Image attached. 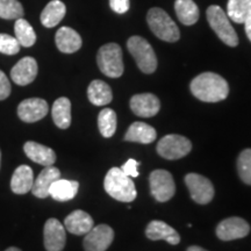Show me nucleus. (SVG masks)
<instances>
[{
  "label": "nucleus",
  "mask_w": 251,
  "mask_h": 251,
  "mask_svg": "<svg viewBox=\"0 0 251 251\" xmlns=\"http://www.w3.org/2000/svg\"><path fill=\"white\" fill-rule=\"evenodd\" d=\"M52 120L61 129H68L71 125V102L65 97L58 98L52 105Z\"/></svg>",
  "instance_id": "obj_26"
},
{
  "label": "nucleus",
  "mask_w": 251,
  "mask_h": 251,
  "mask_svg": "<svg viewBox=\"0 0 251 251\" xmlns=\"http://www.w3.org/2000/svg\"><path fill=\"white\" fill-rule=\"evenodd\" d=\"M97 63L100 71L109 78H119L124 75L121 47L117 43H107L99 49Z\"/></svg>",
  "instance_id": "obj_5"
},
{
  "label": "nucleus",
  "mask_w": 251,
  "mask_h": 251,
  "mask_svg": "<svg viewBox=\"0 0 251 251\" xmlns=\"http://www.w3.org/2000/svg\"><path fill=\"white\" fill-rule=\"evenodd\" d=\"M150 191L153 198L159 202L170 200L176 193V184L174 177L166 170H155L149 177Z\"/></svg>",
  "instance_id": "obj_8"
},
{
  "label": "nucleus",
  "mask_w": 251,
  "mask_h": 251,
  "mask_svg": "<svg viewBox=\"0 0 251 251\" xmlns=\"http://www.w3.org/2000/svg\"><path fill=\"white\" fill-rule=\"evenodd\" d=\"M5 251H21V250L19 249V248H17V247H9L8 249H6Z\"/></svg>",
  "instance_id": "obj_39"
},
{
  "label": "nucleus",
  "mask_w": 251,
  "mask_h": 251,
  "mask_svg": "<svg viewBox=\"0 0 251 251\" xmlns=\"http://www.w3.org/2000/svg\"><path fill=\"white\" fill-rule=\"evenodd\" d=\"M103 187L112 198L122 202H131L136 199L137 192L134 181L124 174L121 168H112L106 175Z\"/></svg>",
  "instance_id": "obj_2"
},
{
  "label": "nucleus",
  "mask_w": 251,
  "mask_h": 251,
  "mask_svg": "<svg viewBox=\"0 0 251 251\" xmlns=\"http://www.w3.org/2000/svg\"><path fill=\"white\" fill-rule=\"evenodd\" d=\"M109 6L115 13L124 14L129 9L130 1L129 0H109Z\"/></svg>",
  "instance_id": "obj_36"
},
{
  "label": "nucleus",
  "mask_w": 251,
  "mask_h": 251,
  "mask_svg": "<svg viewBox=\"0 0 251 251\" xmlns=\"http://www.w3.org/2000/svg\"><path fill=\"white\" fill-rule=\"evenodd\" d=\"M130 109L137 117L151 118L159 112L161 102L152 93L135 94L130 99Z\"/></svg>",
  "instance_id": "obj_14"
},
{
  "label": "nucleus",
  "mask_w": 251,
  "mask_h": 251,
  "mask_svg": "<svg viewBox=\"0 0 251 251\" xmlns=\"http://www.w3.org/2000/svg\"><path fill=\"white\" fill-rule=\"evenodd\" d=\"M24 151L30 161L43 166H50L56 162V153L54 150L34 141H28L25 143Z\"/></svg>",
  "instance_id": "obj_20"
},
{
  "label": "nucleus",
  "mask_w": 251,
  "mask_h": 251,
  "mask_svg": "<svg viewBox=\"0 0 251 251\" xmlns=\"http://www.w3.org/2000/svg\"><path fill=\"white\" fill-rule=\"evenodd\" d=\"M34 184V174L30 166L20 165L15 169L11 179V188L15 194H26Z\"/></svg>",
  "instance_id": "obj_23"
},
{
  "label": "nucleus",
  "mask_w": 251,
  "mask_h": 251,
  "mask_svg": "<svg viewBox=\"0 0 251 251\" xmlns=\"http://www.w3.org/2000/svg\"><path fill=\"white\" fill-rule=\"evenodd\" d=\"M207 21L209 26L222 42L229 47H236L238 45V36L231 26L230 19L227 13L220 6L212 5L207 8Z\"/></svg>",
  "instance_id": "obj_4"
},
{
  "label": "nucleus",
  "mask_w": 251,
  "mask_h": 251,
  "mask_svg": "<svg viewBox=\"0 0 251 251\" xmlns=\"http://www.w3.org/2000/svg\"><path fill=\"white\" fill-rule=\"evenodd\" d=\"M250 233V226L244 219L233 216L221 221L216 227V236L222 241H233L246 237Z\"/></svg>",
  "instance_id": "obj_11"
},
{
  "label": "nucleus",
  "mask_w": 251,
  "mask_h": 251,
  "mask_svg": "<svg viewBox=\"0 0 251 251\" xmlns=\"http://www.w3.org/2000/svg\"><path fill=\"white\" fill-rule=\"evenodd\" d=\"M49 106L46 100L41 98L25 99L18 106V115L26 124L40 121L48 114Z\"/></svg>",
  "instance_id": "obj_12"
},
{
  "label": "nucleus",
  "mask_w": 251,
  "mask_h": 251,
  "mask_svg": "<svg viewBox=\"0 0 251 251\" xmlns=\"http://www.w3.org/2000/svg\"><path fill=\"white\" fill-rule=\"evenodd\" d=\"M149 28L155 35L165 42H176L179 40V28L164 9L153 7L147 15Z\"/></svg>",
  "instance_id": "obj_3"
},
{
  "label": "nucleus",
  "mask_w": 251,
  "mask_h": 251,
  "mask_svg": "<svg viewBox=\"0 0 251 251\" xmlns=\"http://www.w3.org/2000/svg\"><path fill=\"white\" fill-rule=\"evenodd\" d=\"M20 43L8 34H0V52L5 55H15L20 51Z\"/></svg>",
  "instance_id": "obj_33"
},
{
  "label": "nucleus",
  "mask_w": 251,
  "mask_h": 251,
  "mask_svg": "<svg viewBox=\"0 0 251 251\" xmlns=\"http://www.w3.org/2000/svg\"><path fill=\"white\" fill-rule=\"evenodd\" d=\"M127 48L141 71L144 74H152L156 71V54L146 39L141 36H131L127 42Z\"/></svg>",
  "instance_id": "obj_6"
},
{
  "label": "nucleus",
  "mask_w": 251,
  "mask_h": 251,
  "mask_svg": "<svg viewBox=\"0 0 251 251\" xmlns=\"http://www.w3.org/2000/svg\"><path fill=\"white\" fill-rule=\"evenodd\" d=\"M114 240V230L107 225L93 227L84 237L85 251H106Z\"/></svg>",
  "instance_id": "obj_10"
},
{
  "label": "nucleus",
  "mask_w": 251,
  "mask_h": 251,
  "mask_svg": "<svg viewBox=\"0 0 251 251\" xmlns=\"http://www.w3.org/2000/svg\"><path fill=\"white\" fill-rule=\"evenodd\" d=\"M43 237L47 251H62L64 249L67 242L65 228L57 219L47 220L43 229Z\"/></svg>",
  "instance_id": "obj_13"
},
{
  "label": "nucleus",
  "mask_w": 251,
  "mask_h": 251,
  "mask_svg": "<svg viewBox=\"0 0 251 251\" xmlns=\"http://www.w3.org/2000/svg\"><path fill=\"white\" fill-rule=\"evenodd\" d=\"M157 133L156 129L148 124L144 122H134L128 128L127 133L125 135V140L129 142H139L143 144L152 143L156 140Z\"/></svg>",
  "instance_id": "obj_22"
},
{
  "label": "nucleus",
  "mask_w": 251,
  "mask_h": 251,
  "mask_svg": "<svg viewBox=\"0 0 251 251\" xmlns=\"http://www.w3.org/2000/svg\"><path fill=\"white\" fill-rule=\"evenodd\" d=\"M0 161H1V152H0Z\"/></svg>",
  "instance_id": "obj_40"
},
{
  "label": "nucleus",
  "mask_w": 251,
  "mask_h": 251,
  "mask_svg": "<svg viewBox=\"0 0 251 251\" xmlns=\"http://www.w3.org/2000/svg\"><path fill=\"white\" fill-rule=\"evenodd\" d=\"M146 235L149 240L158 241L164 240L172 246H177L180 242V236L171 226L163 221H151L146 229Z\"/></svg>",
  "instance_id": "obj_17"
},
{
  "label": "nucleus",
  "mask_w": 251,
  "mask_h": 251,
  "mask_svg": "<svg viewBox=\"0 0 251 251\" xmlns=\"http://www.w3.org/2000/svg\"><path fill=\"white\" fill-rule=\"evenodd\" d=\"M98 127L103 137H112L117 130V113L111 108H103L99 113Z\"/></svg>",
  "instance_id": "obj_30"
},
{
  "label": "nucleus",
  "mask_w": 251,
  "mask_h": 251,
  "mask_svg": "<svg viewBox=\"0 0 251 251\" xmlns=\"http://www.w3.org/2000/svg\"><path fill=\"white\" fill-rule=\"evenodd\" d=\"M139 164H140L139 162L135 161L133 158H130L128 159L124 165H122L121 170L124 171V174L127 175L128 177L136 178L139 177V170H137V166H139Z\"/></svg>",
  "instance_id": "obj_34"
},
{
  "label": "nucleus",
  "mask_w": 251,
  "mask_h": 251,
  "mask_svg": "<svg viewBox=\"0 0 251 251\" xmlns=\"http://www.w3.org/2000/svg\"><path fill=\"white\" fill-rule=\"evenodd\" d=\"M61 178V172L57 168L50 165L46 166L41 174L37 176L36 179H34L33 187H31V193L36 198L45 199L49 197V188L52 183Z\"/></svg>",
  "instance_id": "obj_16"
},
{
  "label": "nucleus",
  "mask_w": 251,
  "mask_h": 251,
  "mask_svg": "<svg viewBox=\"0 0 251 251\" xmlns=\"http://www.w3.org/2000/svg\"><path fill=\"white\" fill-rule=\"evenodd\" d=\"M67 13V7L61 0H51L41 13V24L47 28H52L61 23Z\"/></svg>",
  "instance_id": "obj_24"
},
{
  "label": "nucleus",
  "mask_w": 251,
  "mask_h": 251,
  "mask_svg": "<svg viewBox=\"0 0 251 251\" xmlns=\"http://www.w3.org/2000/svg\"><path fill=\"white\" fill-rule=\"evenodd\" d=\"M55 42L59 51L64 52V54L76 52L83 45L79 34L70 27L59 28L55 35Z\"/></svg>",
  "instance_id": "obj_19"
},
{
  "label": "nucleus",
  "mask_w": 251,
  "mask_h": 251,
  "mask_svg": "<svg viewBox=\"0 0 251 251\" xmlns=\"http://www.w3.org/2000/svg\"><path fill=\"white\" fill-rule=\"evenodd\" d=\"M39 72L37 62L33 57H24L11 70V78L17 85L26 86L35 80Z\"/></svg>",
  "instance_id": "obj_15"
},
{
  "label": "nucleus",
  "mask_w": 251,
  "mask_h": 251,
  "mask_svg": "<svg viewBox=\"0 0 251 251\" xmlns=\"http://www.w3.org/2000/svg\"><path fill=\"white\" fill-rule=\"evenodd\" d=\"M227 15L236 24H244L251 15V0H228Z\"/></svg>",
  "instance_id": "obj_28"
},
{
  "label": "nucleus",
  "mask_w": 251,
  "mask_h": 251,
  "mask_svg": "<svg viewBox=\"0 0 251 251\" xmlns=\"http://www.w3.org/2000/svg\"><path fill=\"white\" fill-rule=\"evenodd\" d=\"M191 92L196 98L205 102H218L228 97L227 80L214 72H203L191 81Z\"/></svg>",
  "instance_id": "obj_1"
},
{
  "label": "nucleus",
  "mask_w": 251,
  "mask_h": 251,
  "mask_svg": "<svg viewBox=\"0 0 251 251\" xmlns=\"http://www.w3.org/2000/svg\"><path fill=\"white\" fill-rule=\"evenodd\" d=\"M14 31H15V39L20 43L21 47H29L34 46L36 42V34L34 31L31 25L28 23L27 20L20 18L17 19L14 25Z\"/></svg>",
  "instance_id": "obj_29"
},
{
  "label": "nucleus",
  "mask_w": 251,
  "mask_h": 251,
  "mask_svg": "<svg viewBox=\"0 0 251 251\" xmlns=\"http://www.w3.org/2000/svg\"><path fill=\"white\" fill-rule=\"evenodd\" d=\"M175 11L183 25L192 26L199 19V8L193 0H176Z\"/></svg>",
  "instance_id": "obj_27"
},
{
  "label": "nucleus",
  "mask_w": 251,
  "mask_h": 251,
  "mask_svg": "<svg viewBox=\"0 0 251 251\" xmlns=\"http://www.w3.org/2000/svg\"><path fill=\"white\" fill-rule=\"evenodd\" d=\"M24 7L19 0H0V18L13 20L24 17Z\"/></svg>",
  "instance_id": "obj_31"
},
{
  "label": "nucleus",
  "mask_w": 251,
  "mask_h": 251,
  "mask_svg": "<svg viewBox=\"0 0 251 251\" xmlns=\"http://www.w3.org/2000/svg\"><path fill=\"white\" fill-rule=\"evenodd\" d=\"M64 226L69 233L80 236V235H86L89 233L94 227V222L89 213L77 209L65 218Z\"/></svg>",
  "instance_id": "obj_18"
},
{
  "label": "nucleus",
  "mask_w": 251,
  "mask_h": 251,
  "mask_svg": "<svg viewBox=\"0 0 251 251\" xmlns=\"http://www.w3.org/2000/svg\"><path fill=\"white\" fill-rule=\"evenodd\" d=\"M79 183L76 180H68V179H57L52 183L49 188V197L56 201H69L74 199L77 196Z\"/></svg>",
  "instance_id": "obj_21"
},
{
  "label": "nucleus",
  "mask_w": 251,
  "mask_h": 251,
  "mask_svg": "<svg viewBox=\"0 0 251 251\" xmlns=\"http://www.w3.org/2000/svg\"><path fill=\"white\" fill-rule=\"evenodd\" d=\"M244 26H246V34L248 39L251 41V15L247 19V21L244 23Z\"/></svg>",
  "instance_id": "obj_37"
},
{
  "label": "nucleus",
  "mask_w": 251,
  "mask_h": 251,
  "mask_svg": "<svg viewBox=\"0 0 251 251\" xmlns=\"http://www.w3.org/2000/svg\"><path fill=\"white\" fill-rule=\"evenodd\" d=\"M185 184L190 191L191 198L200 205L211 202L214 198V186L211 180L201 175L188 174L185 176Z\"/></svg>",
  "instance_id": "obj_9"
},
{
  "label": "nucleus",
  "mask_w": 251,
  "mask_h": 251,
  "mask_svg": "<svg viewBox=\"0 0 251 251\" xmlns=\"http://www.w3.org/2000/svg\"><path fill=\"white\" fill-rule=\"evenodd\" d=\"M191 149H192L191 141L177 134L166 135L157 144L158 155L169 161L183 158L190 153Z\"/></svg>",
  "instance_id": "obj_7"
},
{
  "label": "nucleus",
  "mask_w": 251,
  "mask_h": 251,
  "mask_svg": "<svg viewBox=\"0 0 251 251\" xmlns=\"http://www.w3.org/2000/svg\"><path fill=\"white\" fill-rule=\"evenodd\" d=\"M87 98L93 105L105 106L108 105L113 99V93L111 87L105 81L96 79L91 81L87 89Z\"/></svg>",
  "instance_id": "obj_25"
},
{
  "label": "nucleus",
  "mask_w": 251,
  "mask_h": 251,
  "mask_svg": "<svg viewBox=\"0 0 251 251\" xmlns=\"http://www.w3.org/2000/svg\"><path fill=\"white\" fill-rule=\"evenodd\" d=\"M11 84L6 75L0 70V100H5L11 94Z\"/></svg>",
  "instance_id": "obj_35"
},
{
  "label": "nucleus",
  "mask_w": 251,
  "mask_h": 251,
  "mask_svg": "<svg viewBox=\"0 0 251 251\" xmlns=\"http://www.w3.org/2000/svg\"><path fill=\"white\" fill-rule=\"evenodd\" d=\"M237 171L241 179L251 185V149H246L237 158Z\"/></svg>",
  "instance_id": "obj_32"
},
{
  "label": "nucleus",
  "mask_w": 251,
  "mask_h": 251,
  "mask_svg": "<svg viewBox=\"0 0 251 251\" xmlns=\"http://www.w3.org/2000/svg\"><path fill=\"white\" fill-rule=\"evenodd\" d=\"M187 251H207V250L202 249L201 247H198V246H192V247H188Z\"/></svg>",
  "instance_id": "obj_38"
}]
</instances>
